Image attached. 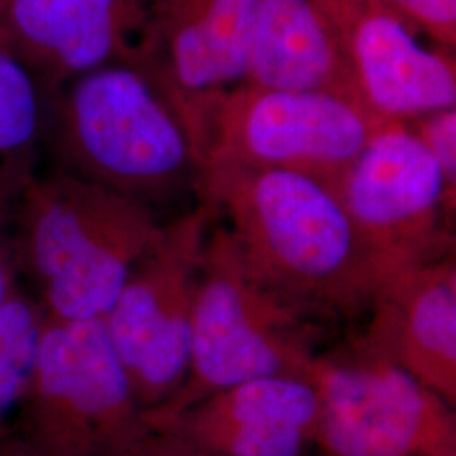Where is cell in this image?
I'll return each instance as SVG.
<instances>
[{
  "instance_id": "obj_21",
  "label": "cell",
  "mask_w": 456,
  "mask_h": 456,
  "mask_svg": "<svg viewBox=\"0 0 456 456\" xmlns=\"http://www.w3.org/2000/svg\"><path fill=\"white\" fill-rule=\"evenodd\" d=\"M16 201L0 193V306L20 284L12 240V213Z\"/></svg>"
},
{
  "instance_id": "obj_7",
  "label": "cell",
  "mask_w": 456,
  "mask_h": 456,
  "mask_svg": "<svg viewBox=\"0 0 456 456\" xmlns=\"http://www.w3.org/2000/svg\"><path fill=\"white\" fill-rule=\"evenodd\" d=\"M379 127L357 102L331 92L242 83L208 109L201 166L293 171L333 190Z\"/></svg>"
},
{
  "instance_id": "obj_2",
  "label": "cell",
  "mask_w": 456,
  "mask_h": 456,
  "mask_svg": "<svg viewBox=\"0 0 456 456\" xmlns=\"http://www.w3.org/2000/svg\"><path fill=\"white\" fill-rule=\"evenodd\" d=\"M56 169L147 207L195 188L200 161L163 83L135 63L102 66L46 102Z\"/></svg>"
},
{
  "instance_id": "obj_20",
  "label": "cell",
  "mask_w": 456,
  "mask_h": 456,
  "mask_svg": "<svg viewBox=\"0 0 456 456\" xmlns=\"http://www.w3.org/2000/svg\"><path fill=\"white\" fill-rule=\"evenodd\" d=\"M147 424V423H146ZM114 456H216L198 448L180 433L147 424L146 429Z\"/></svg>"
},
{
  "instance_id": "obj_23",
  "label": "cell",
  "mask_w": 456,
  "mask_h": 456,
  "mask_svg": "<svg viewBox=\"0 0 456 456\" xmlns=\"http://www.w3.org/2000/svg\"><path fill=\"white\" fill-rule=\"evenodd\" d=\"M444 456H456V452H455V453H448V455H444Z\"/></svg>"
},
{
  "instance_id": "obj_10",
  "label": "cell",
  "mask_w": 456,
  "mask_h": 456,
  "mask_svg": "<svg viewBox=\"0 0 456 456\" xmlns=\"http://www.w3.org/2000/svg\"><path fill=\"white\" fill-rule=\"evenodd\" d=\"M360 107L379 122L408 124L456 107L453 51L424 46L419 31L374 0H323Z\"/></svg>"
},
{
  "instance_id": "obj_19",
  "label": "cell",
  "mask_w": 456,
  "mask_h": 456,
  "mask_svg": "<svg viewBox=\"0 0 456 456\" xmlns=\"http://www.w3.org/2000/svg\"><path fill=\"white\" fill-rule=\"evenodd\" d=\"M440 166L448 195L456 201V107L408 122Z\"/></svg>"
},
{
  "instance_id": "obj_11",
  "label": "cell",
  "mask_w": 456,
  "mask_h": 456,
  "mask_svg": "<svg viewBox=\"0 0 456 456\" xmlns=\"http://www.w3.org/2000/svg\"><path fill=\"white\" fill-rule=\"evenodd\" d=\"M257 0H152L146 65L176 103L201 166L205 120L245 82Z\"/></svg>"
},
{
  "instance_id": "obj_6",
  "label": "cell",
  "mask_w": 456,
  "mask_h": 456,
  "mask_svg": "<svg viewBox=\"0 0 456 456\" xmlns=\"http://www.w3.org/2000/svg\"><path fill=\"white\" fill-rule=\"evenodd\" d=\"M314 446L323 456H444L456 452L455 408L377 352L362 333L318 352Z\"/></svg>"
},
{
  "instance_id": "obj_16",
  "label": "cell",
  "mask_w": 456,
  "mask_h": 456,
  "mask_svg": "<svg viewBox=\"0 0 456 456\" xmlns=\"http://www.w3.org/2000/svg\"><path fill=\"white\" fill-rule=\"evenodd\" d=\"M46 102L29 68L0 39V193L14 200L37 175Z\"/></svg>"
},
{
  "instance_id": "obj_12",
  "label": "cell",
  "mask_w": 456,
  "mask_h": 456,
  "mask_svg": "<svg viewBox=\"0 0 456 456\" xmlns=\"http://www.w3.org/2000/svg\"><path fill=\"white\" fill-rule=\"evenodd\" d=\"M152 0H11L0 39L53 97L73 78L114 63H141Z\"/></svg>"
},
{
  "instance_id": "obj_18",
  "label": "cell",
  "mask_w": 456,
  "mask_h": 456,
  "mask_svg": "<svg viewBox=\"0 0 456 456\" xmlns=\"http://www.w3.org/2000/svg\"><path fill=\"white\" fill-rule=\"evenodd\" d=\"M431 37L436 46L455 53L456 0H374Z\"/></svg>"
},
{
  "instance_id": "obj_3",
  "label": "cell",
  "mask_w": 456,
  "mask_h": 456,
  "mask_svg": "<svg viewBox=\"0 0 456 456\" xmlns=\"http://www.w3.org/2000/svg\"><path fill=\"white\" fill-rule=\"evenodd\" d=\"M163 233L154 208L60 169L36 175L12 213L19 276L63 322L102 320Z\"/></svg>"
},
{
  "instance_id": "obj_22",
  "label": "cell",
  "mask_w": 456,
  "mask_h": 456,
  "mask_svg": "<svg viewBox=\"0 0 456 456\" xmlns=\"http://www.w3.org/2000/svg\"><path fill=\"white\" fill-rule=\"evenodd\" d=\"M11 4V0H0V16H2V12L5 11V7Z\"/></svg>"
},
{
  "instance_id": "obj_13",
  "label": "cell",
  "mask_w": 456,
  "mask_h": 456,
  "mask_svg": "<svg viewBox=\"0 0 456 456\" xmlns=\"http://www.w3.org/2000/svg\"><path fill=\"white\" fill-rule=\"evenodd\" d=\"M316 423L318 395L308 377L267 375L147 424L169 428L216 456H305Z\"/></svg>"
},
{
  "instance_id": "obj_4",
  "label": "cell",
  "mask_w": 456,
  "mask_h": 456,
  "mask_svg": "<svg viewBox=\"0 0 456 456\" xmlns=\"http://www.w3.org/2000/svg\"><path fill=\"white\" fill-rule=\"evenodd\" d=\"M320 322L269 288L239 254L225 225L208 233L196 277L188 374L164 406V421L213 392L267 375L308 377Z\"/></svg>"
},
{
  "instance_id": "obj_8",
  "label": "cell",
  "mask_w": 456,
  "mask_h": 456,
  "mask_svg": "<svg viewBox=\"0 0 456 456\" xmlns=\"http://www.w3.org/2000/svg\"><path fill=\"white\" fill-rule=\"evenodd\" d=\"M213 216L200 203L164 225L102 318L144 412L164 406L188 374L196 277Z\"/></svg>"
},
{
  "instance_id": "obj_17",
  "label": "cell",
  "mask_w": 456,
  "mask_h": 456,
  "mask_svg": "<svg viewBox=\"0 0 456 456\" xmlns=\"http://www.w3.org/2000/svg\"><path fill=\"white\" fill-rule=\"evenodd\" d=\"M45 322L43 306L20 284L0 306V456H28L20 418Z\"/></svg>"
},
{
  "instance_id": "obj_15",
  "label": "cell",
  "mask_w": 456,
  "mask_h": 456,
  "mask_svg": "<svg viewBox=\"0 0 456 456\" xmlns=\"http://www.w3.org/2000/svg\"><path fill=\"white\" fill-rule=\"evenodd\" d=\"M244 83L331 92L357 102L340 34L323 0H257Z\"/></svg>"
},
{
  "instance_id": "obj_1",
  "label": "cell",
  "mask_w": 456,
  "mask_h": 456,
  "mask_svg": "<svg viewBox=\"0 0 456 456\" xmlns=\"http://www.w3.org/2000/svg\"><path fill=\"white\" fill-rule=\"evenodd\" d=\"M195 190L227 218L250 271L311 318L369 310L380 276L331 188L293 171L205 164Z\"/></svg>"
},
{
  "instance_id": "obj_9",
  "label": "cell",
  "mask_w": 456,
  "mask_h": 456,
  "mask_svg": "<svg viewBox=\"0 0 456 456\" xmlns=\"http://www.w3.org/2000/svg\"><path fill=\"white\" fill-rule=\"evenodd\" d=\"M380 282L453 254L455 200L440 166L408 124H384L333 188Z\"/></svg>"
},
{
  "instance_id": "obj_5",
  "label": "cell",
  "mask_w": 456,
  "mask_h": 456,
  "mask_svg": "<svg viewBox=\"0 0 456 456\" xmlns=\"http://www.w3.org/2000/svg\"><path fill=\"white\" fill-rule=\"evenodd\" d=\"M146 428L103 322L46 318L20 418L28 456H114Z\"/></svg>"
},
{
  "instance_id": "obj_14",
  "label": "cell",
  "mask_w": 456,
  "mask_h": 456,
  "mask_svg": "<svg viewBox=\"0 0 456 456\" xmlns=\"http://www.w3.org/2000/svg\"><path fill=\"white\" fill-rule=\"evenodd\" d=\"M362 337L456 406V265L444 256L386 277Z\"/></svg>"
}]
</instances>
